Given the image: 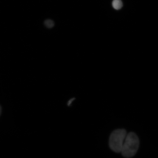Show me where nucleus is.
Masks as SVG:
<instances>
[{
	"label": "nucleus",
	"mask_w": 158,
	"mask_h": 158,
	"mask_svg": "<svg viewBox=\"0 0 158 158\" xmlns=\"http://www.w3.org/2000/svg\"><path fill=\"white\" fill-rule=\"evenodd\" d=\"M74 99V98L71 99H70V100L69 101V102L68 104V106H69V105H70L71 104V103H72V102L73 101Z\"/></svg>",
	"instance_id": "5"
},
{
	"label": "nucleus",
	"mask_w": 158,
	"mask_h": 158,
	"mask_svg": "<svg viewBox=\"0 0 158 158\" xmlns=\"http://www.w3.org/2000/svg\"><path fill=\"white\" fill-rule=\"evenodd\" d=\"M139 146V139L135 133L131 132L127 134L121 152L126 158L134 156L138 151Z\"/></svg>",
	"instance_id": "1"
},
{
	"label": "nucleus",
	"mask_w": 158,
	"mask_h": 158,
	"mask_svg": "<svg viewBox=\"0 0 158 158\" xmlns=\"http://www.w3.org/2000/svg\"><path fill=\"white\" fill-rule=\"evenodd\" d=\"M44 24L45 27L48 28H52L55 25L53 21L49 19L46 20L44 21Z\"/></svg>",
	"instance_id": "4"
},
{
	"label": "nucleus",
	"mask_w": 158,
	"mask_h": 158,
	"mask_svg": "<svg viewBox=\"0 0 158 158\" xmlns=\"http://www.w3.org/2000/svg\"><path fill=\"white\" fill-rule=\"evenodd\" d=\"M1 113H2V107L0 106V116H1Z\"/></svg>",
	"instance_id": "6"
},
{
	"label": "nucleus",
	"mask_w": 158,
	"mask_h": 158,
	"mask_svg": "<svg viewBox=\"0 0 158 158\" xmlns=\"http://www.w3.org/2000/svg\"><path fill=\"white\" fill-rule=\"evenodd\" d=\"M127 135L126 131L124 129L115 130L111 134L110 138V146L115 152H121L125 139Z\"/></svg>",
	"instance_id": "2"
},
{
	"label": "nucleus",
	"mask_w": 158,
	"mask_h": 158,
	"mask_svg": "<svg viewBox=\"0 0 158 158\" xmlns=\"http://www.w3.org/2000/svg\"><path fill=\"white\" fill-rule=\"evenodd\" d=\"M112 6L114 9L119 10L122 8L123 5L121 0H113L112 2Z\"/></svg>",
	"instance_id": "3"
}]
</instances>
